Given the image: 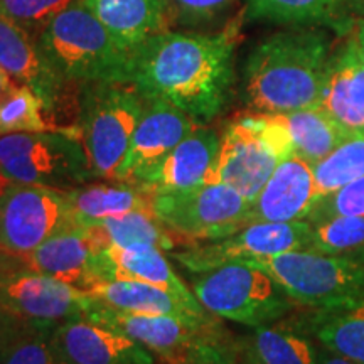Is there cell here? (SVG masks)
<instances>
[{
  "instance_id": "obj_18",
  "label": "cell",
  "mask_w": 364,
  "mask_h": 364,
  "mask_svg": "<svg viewBox=\"0 0 364 364\" xmlns=\"http://www.w3.org/2000/svg\"><path fill=\"white\" fill-rule=\"evenodd\" d=\"M0 66L19 85L29 86L44 102L46 113L54 115L65 95L66 80L54 71L39 44L19 22L0 7Z\"/></svg>"
},
{
  "instance_id": "obj_17",
  "label": "cell",
  "mask_w": 364,
  "mask_h": 364,
  "mask_svg": "<svg viewBox=\"0 0 364 364\" xmlns=\"http://www.w3.org/2000/svg\"><path fill=\"white\" fill-rule=\"evenodd\" d=\"M51 339L70 364H156V358L129 336L85 317L56 326Z\"/></svg>"
},
{
  "instance_id": "obj_31",
  "label": "cell",
  "mask_w": 364,
  "mask_h": 364,
  "mask_svg": "<svg viewBox=\"0 0 364 364\" xmlns=\"http://www.w3.org/2000/svg\"><path fill=\"white\" fill-rule=\"evenodd\" d=\"M318 196L334 193L364 177V136H351L314 166Z\"/></svg>"
},
{
  "instance_id": "obj_1",
  "label": "cell",
  "mask_w": 364,
  "mask_h": 364,
  "mask_svg": "<svg viewBox=\"0 0 364 364\" xmlns=\"http://www.w3.org/2000/svg\"><path fill=\"white\" fill-rule=\"evenodd\" d=\"M240 22L218 33L167 31L132 53L130 83L147 100L179 108L208 124L230 103Z\"/></svg>"
},
{
  "instance_id": "obj_27",
  "label": "cell",
  "mask_w": 364,
  "mask_h": 364,
  "mask_svg": "<svg viewBox=\"0 0 364 364\" xmlns=\"http://www.w3.org/2000/svg\"><path fill=\"white\" fill-rule=\"evenodd\" d=\"M289 130L295 156L312 166L326 159L349 136L324 108L312 107L304 110L279 113Z\"/></svg>"
},
{
  "instance_id": "obj_37",
  "label": "cell",
  "mask_w": 364,
  "mask_h": 364,
  "mask_svg": "<svg viewBox=\"0 0 364 364\" xmlns=\"http://www.w3.org/2000/svg\"><path fill=\"white\" fill-rule=\"evenodd\" d=\"M334 216H364V177L318 198L307 220L312 223Z\"/></svg>"
},
{
  "instance_id": "obj_10",
  "label": "cell",
  "mask_w": 364,
  "mask_h": 364,
  "mask_svg": "<svg viewBox=\"0 0 364 364\" xmlns=\"http://www.w3.org/2000/svg\"><path fill=\"white\" fill-rule=\"evenodd\" d=\"M95 297L46 273L22 265L0 273V309L22 322L46 329L83 318Z\"/></svg>"
},
{
  "instance_id": "obj_6",
  "label": "cell",
  "mask_w": 364,
  "mask_h": 364,
  "mask_svg": "<svg viewBox=\"0 0 364 364\" xmlns=\"http://www.w3.org/2000/svg\"><path fill=\"white\" fill-rule=\"evenodd\" d=\"M290 156L294 145L280 115L253 113L226 127L206 182L231 186L252 203L277 166Z\"/></svg>"
},
{
  "instance_id": "obj_44",
  "label": "cell",
  "mask_w": 364,
  "mask_h": 364,
  "mask_svg": "<svg viewBox=\"0 0 364 364\" xmlns=\"http://www.w3.org/2000/svg\"><path fill=\"white\" fill-rule=\"evenodd\" d=\"M0 189H2V182H0Z\"/></svg>"
},
{
  "instance_id": "obj_7",
  "label": "cell",
  "mask_w": 364,
  "mask_h": 364,
  "mask_svg": "<svg viewBox=\"0 0 364 364\" xmlns=\"http://www.w3.org/2000/svg\"><path fill=\"white\" fill-rule=\"evenodd\" d=\"M191 287L209 314L253 329L275 324L294 309L280 285L265 270L250 263H230L193 273Z\"/></svg>"
},
{
  "instance_id": "obj_36",
  "label": "cell",
  "mask_w": 364,
  "mask_h": 364,
  "mask_svg": "<svg viewBox=\"0 0 364 364\" xmlns=\"http://www.w3.org/2000/svg\"><path fill=\"white\" fill-rule=\"evenodd\" d=\"M174 26L208 27L225 19L238 0H169Z\"/></svg>"
},
{
  "instance_id": "obj_25",
  "label": "cell",
  "mask_w": 364,
  "mask_h": 364,
  "mask_svg": "<svg viewBox=\"0 0 364 364\" xmlns=\"http://www.w3.org/2000/svg\"><path fill=\"white\" fill-rule=\"evenodd\" d=\"M63 193L70 209V221L86 226L150 208L149 194L130 182L91 181Z\"/></svg>"
},
{
  "instance_id": "obj_34",
  "label": "cell",
  "mask_w": 364,
  "mask_h": 364,
  "mask_svg": "<svg viewBox=\"0 0 364 364\" xmlns=\"http://www.w3.org/2000/svg\"><path fill=\"white\" fill-rule=\"evenodd\" d=\"M156 364H243L238 338L225 327L171 356L156 358Z\"/></svg>"
},
{
  "instance_id": "obj_29",
  "label": "cell",
  "mask_w": 364,
  "mask_h": 364,
  "mask_svg": "<svg viewBox=\"0 0 364 364\" xmlns=\"http://www.w3.org/2000/svg\"><path fill=\"white\" fill-rule=\"evenodd\" d=\"M348 0H245L248 21L292 27H317L338 21Z\"/></svg>"
},
{
  "instance_id": "obj_38",
  "label": "cell",
  "mask_w": 364,
  "mask_h": 364,
  "mask_svg": "<svg viewBox=\"0 0 364 364\" xmlns=\"http://www.w3.org/2000/svg\"><path fill=\"white\" fill-rule=\"evenodd\" d=\"M22 324H24V322H22L21 318L14 317L12 314H9L0 309V346L6 343V341L11 338L14 332L19 329Z\"/></svg>"
},
{
  "instance_id": "obj_13",
  "label": "cell",
  "mask_w": 364,
  "mask_h": 364,
  "mask_svg": "<svg viewBox=\"0 0 364 364\" xmlns=\"http://www.w3.org/2000/svg\"><path fill=\"white\" fill-rule=\"evenodd\" d=\"M85 318L108 326L144 346L154 358L171 356L196 341L223 329L220 317L209 321H191L174 316H145L113 309L95 299Z\"/></svg>"
},
{
  "instance_id": "obj_43",
  "label": "cell",
  "mask_w": 364,
  "mask_h": 364,
  "mask_svg": "<svg viewBox=\"0 0 364 364\" xmlns=\"http://www.w3.org/2000/svg\"><path fill=\"white\" fill-rule=\"evenodd\" d=\"M353 258H359V260H363V262H364V250H363V252H361V253L354 255V257H353Z\"/></svg>"
},
{
  "instance_id": "obj_32",
  "label": "cell",
  "mask_w": 364,
  "mask_h": 364,
  "mask_svg": "<svg viewBox=\"0 0 364 364\" xmlns=\"http://www.w3.org/2000/svg\"><path fill=\"white\" fill-rule=\"evenodd\" d=\"M311 225V252L354 257L364 250V216H334Z\"/></svg>"
},
{
  "instance_id": "obj_14",
  "label": "cell",
  "mask_w": 364,
  "mask_h": 364,
  "mask_svg": "<svg viewBox=\"0 0 364 364\" xmlns=\"http://www.w3.org/2000/svg\"><path fill=\"white\" fill-rule=\"evenodd\" d=\"M198 125L179 108L162 100H147L117 181L139 184Z\"/></svg>"
},
{
  "instance_id": "obj_8",
  "label": "cell",
  "mask_w": 364,
  "mask_h": 364,
  "mask_svg": "<svg viewBox=\"0 0 364 364\" xmlns=\"http://www.w3.org/2000/svg\"><path fill=\"white\" fill-rule=\"evenodd\" d=\"M299 306L322 309L364 299V262L343 255L292 250L252 262Z\"/></svg>"
},
{
  "instance_id": "obj_28",
  "label": "cell",
  "mask_w": 364,
  "mask_h": 364,
  "mask_svg": "<svg viewBox=\"0 0 364 364\" xmlns=\"http://www.w3.org/2000/svg\"><path fill=\"white\" fill-rule=\"evenodd\" d=\"M102 231L107 247L117 248H157L174 252L182 247L181 241L159 218L152 208L136 209L118 218H110L97 225Z\"/></svg>"
},
{
  "instance_id": "obj_42",
  "label": "cell",
  "mask_w": 364,
  "mask_h": 364,
  "mask_svg": "<svg viewBox=\"0 0 364 364\" xmlns=\"http://www.w3.org/2000/svg\"><path fill=\"white\" fill-rule=\"evenodd\" d=\"M354 41H356L358 44V49H359V54H361L363 61H364V21H361L358 24V29H356V36H354Z\"/></svg>"
},
{
  "instance_id": "obj_9",
  "label": "cell",
  "mask_w": 364,
  "mask_h": 364,
  "mask_svg": "<svg viewBox=\"0 0 364 364\" xmlns=\"http://www.w3.org/2000/svg\"><path fill=\"white\" fill-rule=\"evenodd\" d=\"M149 199L154 215L169 228L182 247L228 238L250 225L252 203L223 182L152 193Z\"/></svg>"
},
{
  "instance_id": "obj_19",
  "label": "cell",
  "mask_w": 364,
  "mask_h": 364,
  "mask_svg": "<svg viewBox=\"0 0 364 364\" xmlns=\"http://www.w3.org/2000/svg\"><path fill=\"white\" fill-rule=\"evenodd\" d=\"M220 142L221 136L211 127L199 124L136 186L152 194L206 184L220 152Z\"/></svg>"
},
{
  "instance_id": "obj_16",
  "label": "cell",
  "mask_w": 364,
  "mask_h": 364,
  "mask_svg": "<svg viewBox=\"0 0 364 364\" xmlns=\"http://www.w3.org/2000/svg\"><path fill=\"white\" fill-rule=\"evenodd\" d=\"M314 166L299 156L282 161L250 204L248 223H294L311 216L318 201Z\"/></svg>"
},
{
  "instance_id": "obj_33",
  "label": "cell",
  "mask_w": 364,
  "mask_h": 364,
  "mask_svg": "<svg viewBox=\"0 0 364 364\" xmlns=\"http://www.w3.org/2000/svg\"><path fill=\"white\" fill-rule=\"evenodd\" d=\"M51 331L24 322L0 346V364H70L53 344Z\"/></svg>"
},
{
  "instance_id": "obj_24",
  "label": "cell",
  "mask_w": 364,
  "mask_h": 364,
  "mask_svg": "<svg viewBox=\"0 0 364 364\" xmlns=\"http://www.w3.org/2000/svg\"><path fill=\"white\" fill-rule=\"evenodd\" d=\"M290 324L311 336L322 348L364 364V299L314 309Z\"/></svg>"
},
{
  "instance_id": "obj_21",
  "label": "cell",
  "mask_w": 364,
  "mask_h": 364,
  "mask_svg": "<svg viewBox=\"0 0 364 364\" xmlns=\"http://www.w3.org/2000/svg\"><path fill=\"white\" fill-rule=\"evenodd\" d=\"M90 277V289L100 282L130 280L161 287L184 300H198L157 248H105L95 255Z\"/></svg>"
},
{
  "instance_id": "obj_26",
  "label": "cell",
  "mask_w": 364,
  "mask_h": 364,
  "mask_svg": "<svg viewBox=\"0 0 364 364\" xmlns=\"http://www.w3.org/2000/svg\"><path fill=\"white\" fill-rule=\"evenodd\" d=\"M238 344L243 364H317L318 358L316 341L290 322L255 327Z\"/></svg>"
},
{
  "instance_id": "obj_39",
  "label": "cell",
  "mask_w": 364,
  "mask_h": 364,
  "mask_svg": "<svg viewBox=\"0 0 364 364\" xmlns=\"http://www.w3.org/2000/svg\"><path fill=\"white\" fill-rule=\"evenodd\" d=\"M317 364H358V363H354V361H351V359H348L344 356H339V354L332 353V351H329V349L318 346Z\"/></svg>"
},
{
  "instance_id": "obj_41",
  "label": "cell",
  "mask_w": 364,
  "mask_h": 364,
  "mask_svg": "<svg viewBox=\"0 0 364 364\" xmlns=\"http://www.w3.org/2000/svg\"><path fill=\"white\" fill-rule=\"evenodd\" d=\"M14 85H16V80L0 66V100L6 97L9 91L14 88Z\"/></svg>"
},
{
  "instance_id": "obj_23",
  "label": "cell",
  "mask_w": 364,
  "mask_h": 364,
  "mask_svg": "<svg viewBox=\"0 0 364 364\" xmlns=\"http://www.w3.org/2000/svg\"><path fill=\"white\" fill-rule=\"evenodd\" d=\"M86 292L107 306L125 312L145 314V316H174L191 321H209L216 317L209 314L199 300H184L161 287L142 284V282H100Z\"/></svg>"
},
{
  "instance_id": "obj_40",
  "label": "cell",
  "mask_w": 364,
  "mask_h": 364,
  "mask_svg": "<svg viewBox=\"0 0 364 364\" xmlns=\"http://www.w3.org/2000/svg\"><path fill=\"white\" fill-rule=\"evenodd\" d=\"M24 263L22 257H16V255H11L4 250H0V273L11 270V268H16Z\"/></svg>"
},
{
  "instance_id": "obj_4",
  "label": "cell",
  "mask_w": 364,
  "mask_h": 364,
  "mask_svg": "<svg viewBox=\"0 0 364 364\" xmlns=\"http://www.w3.org/2000/svg\"><path fill=\"white\" fill-rule=\"evenodd\" d=\"M147 98L132 83H85L80 97V135L97 181H117Z\"/></svg>"
},
{
  "instance_id": "obj_35",
  "label": "cell",
  "mask_w": 364,
  "mask_h": 364,
  "mask_svg": "<svg viewBox=\"0 0 364 364\" xmlns=\"http://www.w3.org/2000/svg\"><path fill=\"white\" fill-rule=\"evenodd\" d=\"M78 0H0V7L34 38L59 12Z\"/></svg>"
},
{
  "instance_id": "obj_11",
  "label": "cell",
  "mask_w": 364,
  "mask_h": 364,
  "mask_svg": "<svg viewBox=\"0 0 364 364\" xmlns=\"http://www.w3.org/2000/svg\"><path fill=\"white\" fill-rule=\"evenodd\" d=\"M311 233L309 221L252 223L228 238L182 247L172 252V258L189 273H204L230 263H252L292 250H309Z\"/></svg>"
},
{
  "instance_id": "obj_12",
  "label": "cell",
  "mask_w": 364,
  "mask_h": 364,
  "mask_svg": "<svg viewBox=\"0 0 364 364\" xmlns=\"http://www.w3.org/2000/svg\"><path fill=\"white\" fill-rule=\"evenodd\" d=\"M0 250L24 257L70 221L65 193L44 186L6 184L0 191Z\"/></svg>"
},
{
  "instance_id": "obj_22",
  "label": "cell",
  "mask_w": 364,
  "mask_h": 364,
  "mask_svg": "<svg viewBox=\"0 0 364 364\" xmlns=\"http://www.w3.org/2000/svg\"><path fill=\"white\" fill-rule=\"evenodd\" d=\"M83 4L130 53L174 26L169 0H83Z\"/></svg>"
},
{
  "instance_id": "obj_15",
  "label": "cell",
  "mask_w": 364,
  "mask_h": 364,
  "mask_svg": "<svg viewBox=\"0 0 364 364\" xmlns=\"http://www.w3.org/2000/svg\"><path fill=\"white\" fill-rule=\"evenodd\" d=\"M108 248L97 225L68 221L38 248L22 257L26 267L66 282L81 290L91 285V263L95 255Z\"/></svg>"
},
{
  "instance_id": "obj_3",
  "label": "cell",
  "mask_w": 364,
  "mask_h": 364,
  "mask_svg": "<svg viewBox=\"0 0 364 364\" xmlns=\"http://www.w3.org/2000/svg\"><path fill=\"white\" fill-rule=\"evenodd\" d=\"M36 41L63 80L81 85L130 83L132 53L88 11L83 0L59 12Z\"/></svg>"
},
{
  "instance_id": "obj_20",
  "label": "cell",
  "mask_w": 364,
  "mask_h": 364,
  "mask_svg": "<svg viewBox=\"0 0 364 364\" xmlns=\"http://www.w3.org/2000/svg\"><path fill=\"white\" fill-rule=\"evenodd\" d=\"M318 107L349 139L364 136V61L354 38L331 54Z\"/></svg>"
},
{
  "instance_id": "obj_30",
  "label": "cell",
  "mask_w": 364,
  "mask_h": 364,
  "mask_svg": "<svg viewBox=\"0 0 364 364\" xmlns=\"http://www.w3.org/2000/svg\"><path fill=\"white\" fill-rule=\"evenodd\" d=\"M46 107L29 86L16 83L0 100V135L58 130L46 120Z\"/></svg>"
},
{
  "instance_id": "obj_2",
  "label": "cell",
  "mask_w": 364,
  "mask_h": 364,
  "mask_svg": "<svg viewBox=\"0 0 364 364\" xmlns=\"http://www.w3.org/2000/svg\"><path fill=\"white\" fill-rule=\"evenodd\" d=\"M329 59V36L314 26L268 36L245 61V105L260 115L318 107Z\"/></svg>"
},
{
  "instance_id": "obj_45",
  "label": "cell",
  "mask_w": 364,
  "mask_h": 364,
  "mask_svg": "<svg viewBox=\"0 0 364 364\" xmlns=\"http://www.w3.org/2000/svg\"><path fill=\"white\" fill-rule=\"evenodd\" d=\"M0 213H2V208H0Z\"/></svg>"
},
{
  "instance_id": "obj_5",
  "label": "cell",
  "mask_w": 364,
  "mask_h": 364,
  "mask_svg": "<svg viewBox=\"0 0 364 364\" xmlns=\"http://www.w3.org/2000/svg\"><path fill=\"white\" fill-rule=\"evenodd\" d=\"M0 181L66 191L97 181L80 130L0 135Z\"/></svg>"
}]
</instances>
